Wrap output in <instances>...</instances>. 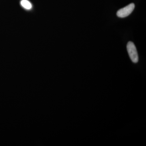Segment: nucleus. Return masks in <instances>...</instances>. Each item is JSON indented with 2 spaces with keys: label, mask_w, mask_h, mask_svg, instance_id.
<instances>
[{
  "label": "nucleus",
  "mask_w": 146,
  "mask_h": 146,
  "mask_svg": "<svg viewBox=\"0 0 146 146\" xmlns=\"http://www.w3.org/2000/svg\"><path fill=\"white\" fill-rule=\"evenodd\" d=\"M21 5L24 8L28 10L31 9L32 7L31 3L28 0H22L21 1Z\"/></svg>",
  "instance_id": "nucleus-3"
},
{
  "label": "nucleus",
  "mask_w": 146,
  "mask_h": 146,
  "mask_svg": "<svg viewBox=\"0 0 146 146\" xmlns=\"http://www.w3.org/2000/svg\"><path fill=\"white\" fill-rule=\"evenodd\" d=\"M127 49L131 60L133 63H138V55L136 46L132 42H128L127 45Z\"/></svg>",
  "instance_id": "nucleus-1"
},
{
  "label": "nucleus",
  "mask_w": 146,
  "mask_h": 146,
  "mask_svg": "<svg viewBox=\"0 0 146 146\" xmlns=\"http://www.w3.org/2000/svg\"><path fill=\"white\" fill-rule=\"evenodd\" d=\"M135 8V5L132 3L118 11L117 16L119 18H124L127 17L132 13Z\"/></svg>",
  "instance_id": "nucleus-2"
}]
</instances>
